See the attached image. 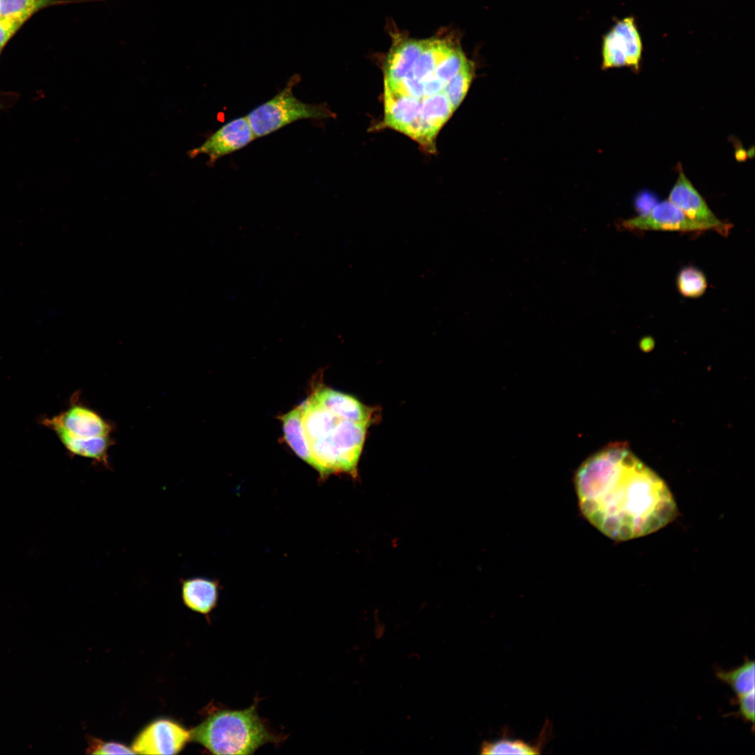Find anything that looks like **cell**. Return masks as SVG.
<instances>
[{
    "label": "cell",
    "instance_id": "6",
    "mask_svg": "<svg viewBox=\"0 0 755 755\" xmlns=\"http://www.w3.org/2000/svg\"><path fill=\"white\" fill-rule=\"evenodd\" d=\"M642 44L633 17L619 21L604 36L603 69L628 66L638 72Z\"/></svg>",
    "mask_w": 755,
    "mask_h": 755
},
{
    "label": "cell",
    "instance_id": "19",
    "mask_svg": "<svg viewBox=\"0 0 755 755\" xmlns=\"http://www.w3.org/2000/svg\"><path fill=\"white\" fill-rule=\"evenodd\" d=\"M755 691L736 696V702L738 710L736 716L742 718L744 721L752 724V729L754 728L755 723Z\"/></svg>",
    "mask_w": 755,
    "mask_h": 755
},
{
    "label": "cell",
    "instance_id": "23",
    "mask_svg": "<svg viewBox=\"0 0 755 755\" xmlns=\"http://www.w3.org/2000/svg\"><path fill=\"white\" fill-rule=\"evenodd\" d=\"M1 52L2 51L0 50V57H1ZM6 107H7V104H6V94L2 93L1 92H0V108H6Z\"/></svg>",
    "mask_w": 755,
    "mask_h": 755
},
{
    "label": "cell",
    "instance_id": "4",
    "mask_svg": "<svg viewBox=\"0 0 755 755\" xmlns=\"http://www.w3.org/2000/svg\"><path fill=\"white\" fill-rule=\"evenodd\" d=\"M44 423L55 431L69 452L87 459L94 458L100 452L99 437L111 436L113 431L111 423L81 404L72 405Z\"/></svg>",
    "mask_w": 755,
    "mask_h": 755
},
{
    "label": "cell",
    "instance_id": "18",
    "mask_svg": "<svg viewBox=\"0 0 755 755\" xmlns=\"http://www.w3.org/2000/svg\"><path fill=\"white\" fill-rule=\"evenodd\" d=\"M475 67L471 61L447 84L445 94L454 110L463 101L474 78Z\"/></svg>",
    "mask_w": 755,
    "mask_h": 755
},
{
    "label": "cell",
    "instance_id": "10",
    "mask_svg": "<svg viewBox=\"0 0 755 755\" xmlns=\"http://www.w3.org/2000/svg\"><path fill=\"white\" fill-rule=\"evenodd\" d=\"M622 225L627 229L642 231L691 232L706 230L686 216L669 200L658 203L645 215L624 220Z\"/></svg>",
    "mask_w": 755,
    "mask_h": 755
},
{
    "label": "cell",
    "instance_id": "1",
    "mask_svg": "<svg viewBox=\"0 0 755 755\" xmlns=\"http://www.w3.org/2000/svg\"><path fill=\"white\" fill-rule=\"evenodd\" d=\"M575 486L583 516L617 541L656 532L677 514L665 482L621 443L583 462L576 472Z\"/></svg>",
    "mask_w": 755,
    "mask_h": 755
},
{
    "label": "cell",
    "instance_id": "8",
    "mask_svg": "<svg viewBox=\"0 0 755 755\" xmlns=\"http://www.w3.org/2000/svg\"><path fill=\"white\" fill-rule=\"evenodd\" d=\"M191 739V731L173 721L161 719L150 724L136 737L131 749L135 754H175Z\"/></svg>",
    "mask_w": 755,
    "mask_h": 755
},
{
    "label": "cell",
    "instance_id": "21",
    "mask_svg": "<svg viewBox=\"0 0 755 755\" xmlns=\"http://www.w3.org/2000/svg\"><path fill=\"white\" fill-rule=\"evenodd\" d=\"M659 203L657 196L650 191H641L634 199V206L639 215H645Z\"/></svg>",
    "mask_w": 755,
    "mask_h": 755
},
{
    "label": "cell",
    "instance_id": "12",
    "mask_svg": "<svg viewBox=\"0 0 755 755\" xmlns=\"http://www.w3.org/2000/svg\"><path fill=\"white\" fill-rule=\"evenodd\" d=\"M181 596L191 610L207 615L217 606L219 582L209 578L195 577L180 580Z\"/></svg>",
    "mask_w": 755,
    "mask_h": 755
},
{
    "label": "cell",
    "instance_id": "5",
    "mask_svg": "<svg viewBox=\"0 0 755 755\" xmlns=\"http://www.w3.org/2000/svg\"><path fill=\"white\" fill-rule=\"evenodd\" d=\"M300 80L299 75L294 74L281 91L249 113L247 117L256 138L301 120H320L332 115L324 103H307L295 96L293 88Z\"/></svg>",
    "mask_w": 755,
    "mask_h": 755
},
{
    "label": "cell",
    "instance_id": "13",
    "mask_svg": "<svg viewBox=\"0 0 755 755\" xmlns=\"http://www.w3.org/2000/svg\"><path fill=\"white\" fill-rule=\"evenodd\" d=\"M102 0H0V17L23 25L36 13L54 6Z\"/></svg>",
    "mask_w": 755,
    "mask_h": 755
},
{
    "label": "cell",
    "instance_id": "11",
    "mask_svg": "<svg viewBox=\"0 0 755 755\" xmlns=\"http://www.w3.org/2000/svg\"><path fill=\"white\" fill-rule=\"evenodd\" d=\"M312 397L322 406L340 418L369 426L375 419V410L365 405L354 397L340 391L323 388Z\"/></svg>",
    "mask_w": 755,
    "mask_h": 755
},
{
    "label": "cell",
    "instance_id": "3",
    "mask_svg": "<svg viewBox=\"0 0 755 755\" xmlns=\"http://www.w3.org/2000/svg\"><path fill=\"white\" fill-rule=\"evenodd\" d=\"M368 427L340 419L326 433L309 443L310 465L324 478L340 473L356 477Z\"/></svg>",
    "mask_w": 755,
    "mask_h": 755
},
{
    "label": "cell",
    "instance_id": "22",
    "mask_svg": "<svg viewBox=\"0 0 755 755\" xmlns=\"http://www.w3.org/2000/svg\"><path fill=\"white\" fill-rule=\"evenodd\" d=\"M22 26L0 17V50L3 51L8 43Z\"/></svg>",
    "mask_w": 755,
    "mask_h": 755
},
{
    "label": "cell",
    "instance_id": "2",
    "mask_svg": "<svg viewBox=\"0 0 755 755\" xmlns=\"http://www.w3.org/2000/svg\"><path fill=\"white\" fill-rule=\"evenodd\" d=\"M191 739L216 755H250L279 740L259 717L257 704L244 710H217L191 731Z\"/></svg>",
    "mask_w": 755,
    "mask_h": 755
},
{
    "label": "cell",
    "instance_id": "7",
    "mask_svg": "<svg viewBox=\"0 0 755 755\" xmlns=\"http://www.w3.org/2000/svg\"><path fill=\"white\" fill-rule=\"evenodd\" d=\"M678 177L668 196V200L686 216L703 226L706 230H714L727 236L733 225L719 220L706 201L685 175L682 166H677Z\"/></svg>",
    "mask_w": 755,
    "mask_h": 755
},
{
    "label": "cell",
    "instance_id": "9",
    "mask_svg": "<svg viewBox=\"0 0 755 755\" xmlns=\"http://www.w3.org/2000/svg\"><path fill=\"white\" fill-rule=\"evenodd\" d=\"M256 138L247 116L233 119L209 136L199 147L191 150L190 156L205 154L213 165L220 158L236 152Z\"/></svg>",
    "mask_w": 755,
    "mask_h": 755
},
{
    "label": "cell",
    "instance_id": "16",
    "mask_svg": "<svg viewBox=\"0 0 755 755\" xmlns=\"http://www.w3.org/2000/svg\"><path fill=\"white\" fill-rule=\"evenodd\" d=\"M677 287L684 297L698 298L705 292L707 283L703 273L693 266L683 268L677 277Z\"/></svg>",
    "mask_w": 755,
    "mask_h": 755
},
{
    "label": "cell",
    "instance_id": "15",
    "mask_svg": "<svg viewBox=\"0 0 755 755\" xmlns=\"http://www.w3.org/2000/svg\"><path fill=\"white\" fill-rule=\"evenodd\" d=\"M715 675L720 681L731 688L736 696L754 691L755 663L754 661L746 659L741 666L728 670L717 668Z\"/></svg>",
    "mask_w": 755,
    "mask_h": 755
},
{
    "label": "cell",
    "instance_id": "20",
    "mask_svg": "<svg viewBox=\"0 0 755 755\" xmlns=\"http://www.w3.org/2000/svg\"><path fill=\"white\" fill-rule=\"evenodd\" d=\"M90 753L93 754H134L135 752L131 748L123 744L115 742H99L93 745L90 749Z\"/></svg>",
    "mask_w": 755,
    "mask_h": 755
},
{
    "label": "cell",
    "instance_id": "14",
    "mask_svg": "<svg viewBox=\"0 0 755 755\" xmlns=\"http://www.w3.org/2000/svg\"><path fill=\"white\" fill-rule=\"evenodd\" d=\"M281 419L286 442L301 459L310 464V445L304 431L300 407L284 415Z\"/></svg>",
    "mask_w": 755,
    "mask_h": 755
},
{
    "label": "cell",
    "instance_id": "17",
    "mask_svg": "<svg viewBox=\"0 0 755 755\" xmlns=\"http://www.w3.org/2000/svg\"><path fill=\"white\" fill-rule=\"evenodd\" d=\"M541 748L522 740L500 739L481 745L482 754H538Z\"/></svg>",
    "mask_w": 755,
    "mask_h": 755
}]
</instances>
